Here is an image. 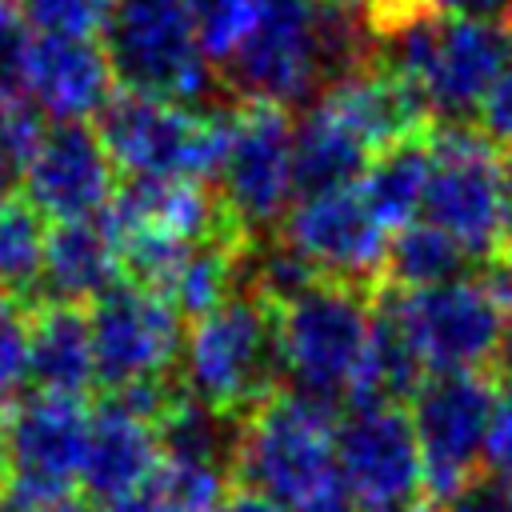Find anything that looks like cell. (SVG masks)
<instances>
[{
    "label": "cell",
    "instance_id": "obj_1",
    "mask_svg": "<svg viewBox=\"0 0 512 512\" xmlns=\"http://www.w3.org/2000/svg\"><path fill=\"white\" fill-rule=\"evenodd\" d=\"M376 60L408 88L432 128L468 124L512 64V24L460 8L420 12L376 36Z\"/></svg>",
    "mask_w": 512,
    "mask_h": 512
},
{
    "label": "cell",
    "instance_id": "obj_2",
    "mask_svg": "<svg viewBox=\"0 0 512 512\" xmlns=\"http://www.w3.org/2000/svg\"><path fill=\"white\" fill-rule=\"evenodd\" d=\"M336 408L272 388L240 424L232 444V488L296 508L336 484Z\"/></svg>",
    "mask_w": 512,
    "mask_h": 512
},
{
    "label": "cell",
    "instance_id": "obj_3",
    "mask_svg": "<svg viewBox=\"0 0 512 512\" xmlns=\"http://www.w3.org/2000/svg\"><path fill=\"white\" fill-rule=\"evenodd\" d=\"M268 312L276 336V364L288 388L328 408H340L372 336L376 292L344 280H316Z\"/></svg>",
    "mask_w": 512,
    "mask_h": 512
},
{
    "label": "cell",
    "instance_id": "obj_4",
    "mask_svg": "<svg viewBox=\"0 0 512 512\" xmlns=\"http://www.w3.org/2000/svg\"><path fill=\"white\" fill-rule=\"evenodd\" d=\"M276 336L272 312L248 288L228 296L220 308L192 320L176 380L188 400L240 424L276 384Z\"/></svg>",
    "mask_w": 512,
    "mask_h": 512
},
{
    "label": "cell",
    "instance_id": "obj_5",
    "mask_svg": "<svg viewBox=\"0 0 512 512\" xmlns=\"http://www.w3.org/2000/svg\"><path fill=\"white\" fill-rule=\"evenodd\" d=\"M116 172L216 180L228 148V104L196 108L148 92H112L92 120Z\"/></svg>",
    "mask_w": 512,
    "mask_h": 512
},
{
    "label": "cell",
    "instance_id": "obj_6",
    "mask_svg": "<svg viewBox=\"0 0 512 512\" xmlns=\"http://www.w3.org/2000/svg\"><path fill=\"white\" fill-rule=\"evenodd\" d=\"M100 36L112 76L128 92L204 108L220 88V72L200 52L188 0H108Z\"/></svg>",
    "mask_w": 512,
    "mask_h": 512
},
{
    "label": "cell",
    "instance_id": "obj_7",
    "mask_svg": "<svg viewBox=\"0 0 512 512\" xmlns=\"http://www.w3.org/2000/svg\"><path fill=\"white\" fill-rule=\"evenodd\" d=\"M376 304L400 328L424 372H492L504 348L508 316L484 280H448L432 288H380Z\"/></svg>",
    "mask_w": 512,
    "mask_h": 512
},
{
    "label": "cell",
    "instance_id": "obj_8",
    "mask_svg": "<svg viewBox=\"0 0 512 512\" xmlns=\"http://www.w3.org/2000/svg\"><path fill=\"white\" fill-rule=\"evenodd\" d=\"M500 156L504 152L492 148L472 124L432 128V176L420 212L428 224L448 232L480 268L512 256Z\"/></svg>",
    "mask_w": 512,
    "mask_h": 512
},
{
    "label": "cell",
    "instance_id": "obj_9",
    "mask_svg": "<svg viewBox=\"0 0 512 512\" xmlns=\"http://www.w3.org/2000/svg\"><path fill=\"white\" fill-rule=\"evenodd\" d=\"M296 124L288 108L264 100L228 104V148L220 164V200L232 224L260 244L280 232L288 208L296 204Z\"/></svg>",
    "mask_w": 512,
    "mask_h": 512
},
{
    "label": "cell",
    "instance_id": "obj_10",
    "mask_svg": "<svg viewBox=\"0 0 512 512\" xmlns=\"http://www.w3.org/2000/svg\"><path fill=\"white\" fill-rule=\"evenodd\" d=\"M496 408L492 372H428L408 400L424 464V492L440 508L488 476L484 448Z\"/></svg>",
    "mask_w": 512,
    "mask_h": 512
},
{
    "label": "cell",
    "instance_id": "obj_11",
    "mask_svg": "<svg viewBox=\"0 0 512 512\" xmlns=\"http://www.w3.org/2000/svg\"><path fill=\"white\" fill-rule=\"evenodd\" d=\"M92 408L80 396L28 392L4 408L0 452L8 464V512H32L76 492Z\"/></svg>",
    "mask_w": 512,
    "mask_h": 512
},
{
    "label": "cell",
    "instance_id": "obj_12",
    "mask_svg": "<svg viewBox=\"0 0 512 512\" xmlns=\"http://www.w3.org/2000/svg\"><path fill=\"white\" fill-rule=\"evenodd\" d=\"M96 388L120 392L132 384L172 380L180 368V312L148 288L116 284L88 308Z\"/></svg>",
    "mask_w": 512,
    "mask_h": 512
},
{
    "label": "cell",
    "instance_id": "obj_13",
    "mask_svg": "<svg viewBox=\"0 0 512 512\" xmlns=\"http://www.w3.org/2000/svg\"><path fill=\"white\" fill-rule=\"evenodd\" d=\"M276 236L300 260H308L324 280H344L364 292L384 288V260L392 232L372 216L356 184L296 196Z\"/></svg>",
    "mask_w": 512,
    "mask_h": 512
},
{
    "label": "cell",
    "instance_id": "obj_14",
    "mask_svg": "<svg viewBox=\"0 0 512 512\" xmlns=\"http://www.w3.org/2000/svg\"><path fill=\"white\" fill-rule=\"evenodd\" d=\"M336 476L356 512H400L424 500V464L408 408H348L336 424Z\"/></svg>",
    "mask_w": 512,
    "mask_h": 512
},
{
    "label": "cell",
    "instance_id": "obj_15",
    "mask_svg": "<svg viewBox=\"0 0 512 512\" xmlns=\"http://www.w3.org/2000/svg\"><path fill=\"white\" fill-rule=\"evenodd\" d=\"M0 68L52 124H88L116 92L104 44L84 36L24 32Z\"/></svg>",
    "mask_w": 512,
    "mask_h": 512
},
{
    "label": "cell",
    "instance_id": "obj_16",
    "mask_svg": "<svg viewBox=\"0 0 512 512\" xmlns=\"http://www.w3.org/2000/svg\"><path fill=\"white\" fill-rule=\"evenodd\" d=\"M24 196L48 220H92L116 196V164L92 124H52L24 172Z\"/></svg>",
    "mask_w": 512,
    "mask_h": 512
},
{
    "label": "cell",
    "instance_id": "obj_17",
    "mask_svg": "<svg viewBox=\"0 0 512 512\" xmlns=\"http://www.w3.org/2000/svg\"><path fill=\"white\" fill-rule=\"evenodd\" d=\"M160 464V428L104 396L88 416V444L80 464V492L92 504H112L140 488Z\"/></svg>",
    "mask_w": 512,
    "mask_h": 512
},
{
    "label": "cell",
    "instance_id": "obj_18",
    "mask_svg": "<svg viewBox=\"0 0 512 512\" xmlns=\"http://www.w3.org/2000/svg\"><path fill=\"white\" fill-rule=\"evenodd\" d=\"M116 284H124L120 240L104 220V212L92 220H60L48 228L44 272H40L44 300L92 304Z\"/></svg>",
    "mask_w": 512,
    "mask_h": 512
},
{
    "label": "cell",
    "instance_id": "obj_19",
    "mask_svg": "<svg viewBox=\"0 0 512 512\" xmlns=\"http://www.w3.org/2000/svg\"><path fill=\"white\" fill-rule=\"evenodd\" d=\"M28 384L56 396H88L96 388L88 312L64 300H36L28 308Z\"/></svg>",
    "mask_w": 512,
    "mask_h": 512
},
{
    "label": "cell",
    "instance_id": "obj_20",
    "mask_svg": "<svg viewBox=\"0 0 512 512\" xmlns=\"http://www.w3.org/2000/svg\"><path fill=\"white\" fill-rule=\"evenodd\" d=\"M428 176H432V128L412 132V136L388 144L384 152H376L356 188L368 200L372 216L388 232H396L420 216Z\"/></svg>",
    "mask_w": 512,
    "mask_h": 512
},
{
    "label": "cell",
    "instance_id": "obj_21",
    "mask_svg": "<svg viewBox=\"0 0 512 512\" xmlns=\"http://www.w3.org/2000/svg\"><path fill=\"white\" fill-rule=\"evenodd\" d=\"M296 152V192H324V188H348L360 184L364 168L372 164V152L352 140L336 120H328L320 108H308L292 136Z\"/></svg>",
    "mask_w": 512,
    "mask_h": 512
},
{
    "label": "cell",
    "instance_id": "obj_22",
    "mask_svg": "<svg viewBox=\"0 0 512 512\" xmlns=\"http://www.w3.org/2000/svg\"><path fill=\"white\" fill-rule=\"evenodd\" d=\"M48 228L44 212L16 188H0V292L36 304L40 300V272H44Z\"/></svg>",
    "mask_w": 512,
    "mask_h": 512
},
{
    "label": "cell",
    "instance_id": "obj_23",
    "mask_svg": "<svg viewBox=\"0 0 512 512\" xmlns=\"http://www.w3.org/2000/svg\"><path fill=\"white\" fill-rule=\"evenodd\" d=\"M468 268V252L428 220H412L388 236L384 288H432L460 280Z\"/></svg>",
    "mask_w": 512,
    "mask_h": 512
},
{
    "label": "cell",
    "instance_id": "obj_24",
    "mask_svg": "<svg viewBox=\"0 0 512 512\" xmlns=\"http://www.w3.org/2000/svg\"><path fill=\"white\" fill-rule=\"evenodd\" d=\"M256 8H260V0H188L192 28H196V40H200V52L208 56V64H220V68L228 64V56L252 32Z\"/></svg>",
    "mask_w": 512,
    "mask_h": 512
},
{
    "label": "cell",
    "instance_id": "obj_25",
    "mask_svg": "<svg viewBox=\"0 0 512 512\" xmlns=\"http://www.w3.org/2000/svg\"><path fill=\"white\" fill-rule=\"evenodd\" d=\"M32 32L96 40L108 20V0H20Z\"/></svg>",
    "mask_w": 512,
    "mask_h": 512
},
{
    "label": "cell",
    "instance_id": "obj_26",
    "mask_svg": "<svg viewBox=\"0 0 512 512\" xmlns=\"http://www.w3.org/2000/svg\"><path fill=\"white\" fill-rule=\"evenodd\" d=\"M28 308L0 292V404H12L28 380Z\"/></svg>",
    "mask_w": 512,
    "mask_h": 512
},
{
    "label": "cell",
    "instance_id": "obj_27",
    "mask_svg": "<svg viewBox=\"0 0 512 512\" xmlns=\"http://www.w3.org/2000/svg\"><path fill=\"white\" fill-rule=\"evenodd\" d=\"M484 468L512 496V372H500L496 376V408H492Z\"/></svg>",
    "mask_w": 512,
    "mask_h": 512
},
{
    "label": "cell",
    "instance_id": "obj_28",
    "mask_svg": "<svg viewBox=\"0 0 512 512\" xmlns=\"http://www.w3.org/2000/svg\"><path fill=\"white\" fill-rule=\"evenodd\" d=\"M476 124V132L492 144V148H500V152H512V64L496 76V84L484 92V100H480V108H476V116H472Z\"/></svg>",
    "mask_w": 512,
    "mask_h": 512
},
{
    "label": "cell",
    "instance_id": "obj_29",
    "mask_svg": "<svg viewBox=\"0 0 512 512\" xmlns=\"http://www.w3.org/2000/svg\"><path fill=\"white\" fill-rule=\"evenodd\" d=\"M448 8H456V0H376L364 20H368L372 36H380V32H388L392 24L408 20V16H420V12H448Z\"/></svg>",
    "mask_w": 512,
    "mask_h": 512
},
{
    "label": "cell",
    "instance_id": "obj_30",
    "mask_svg": "<svg viewBox=\"0 0 512 512\" xmlns=\"http://www.w3.org/2000/svg\"><path fill=\"white\" fill-rule=\"evenodd\" d=\"M444 512H512V496L492 476H484L472 488H464L456 500H448Z\"/></svg>",
    "mask_w": 512,
    "mask_h": 512
},
{
    "label": "cell",
    "instance_id": "obj_31",
    "mask_svg": "<svg viewBox=\"0 0 512 512\" xmlns=\"http://www.w3.org/2000/svg\"><path fill=\"white\" fill-rule=\"evenodd\" d=\"M20 36H24V12L16 8V0H0V60L12 56Z\"/></svg>",
    "mask_w": 512,
    "mask_h": 512
},
{
    "label": "cell",
    "instance_id": "obj_32",
    "mask_svg": "<svg viewBox=\"0 0 512 512\" xmlns=\"http://www.w3.org/2000/svg\"><path fill=\"white\" fill-rule=\"evenodd\" d=\"M460 12H472V16H484V20H504L512 24V0H456Z\"/></svg>",
    "mask_w": 512,
    "mask_h": 512
},
{
    "label": "cell",
    "instance_id": "obj_33",
    "mask_svg": "<svg viewBox=\"0 0 512 512\" xmlns=\"http://www.w3.org/2000/svg\"><path fill=\"white\" fill-rule=\"evenodd\" d=\"M220 512H284V508H276L272 500H260V496H252V492L232 488V496L224 500V508H220Z\"/></svg>",
    "mask_w": 512,
    "mask_h": 512
},
{
    "label": "cell",
    "instance_id": "obj_34",
    "mask_svg": "<svg viewBox=\"0 0 512 512\" xmlns=\"http://www.w3.org/2000/svg\"><path fill=\"white\" fill-rule=\"evenodd\" d=\"M32 512H100V508L84 492H68V496H56V500H48V504H40Z\"/></svg>",
    "mask_w": 512,
    "mask_h": 512
},
{
    "label": "cell",
    "instance_id": "obj_35",
    "mask_svg": "<svg viewBox=\"0 0 512 512\" xmlns=\"http://www.w3.org/2000/svg\"><path fill=\"white\" fill-rule=\"evenodd\" d=\"M500 188H504V212H508V232H512V152L500 156Z\"/></svg>",
    "mask_w": 512,
    "mask_h": 512
},
{
    "label": "cell",
    "instance_id": "obj_36",
    "mask_svg": "<svg viewBox=\"0 0 512 512\" xmlns=\"http://www.w3.org/2000/svg\"><path fill=\"white\" fill-rule=\"evenodd\" d=\"M324 4H332V8H348V12H364V16H368V8H372L376 0H324Z\"/></svg>",
    "mask_w": 512,
    "mask_h": 512
},
{
    "label": "cell",
    "instance_id": "obj_37",
    "mask_svg": "<svg viewBox=\"0 0 512 512\" xmlns=\"http://www.w3.org/2000/svg\"><path fill=\"white\" fill-rule=\"evenodd\" d=\"M400 512H444V508H440L436 500L424 496V500H416V504H408V508H400Z\"/></svg>",
    "mask_w": 512,
    "mask_h": 512
},
{
    "label": "cell",
    "instance_id": "obj_38",
    "mask_svg": "<svg viewBox=\"0 0 512 512\" xmlns=\"http://www.w3.org/2000/svg\"><path fill=\"white\" fill-rule=\"evenodd\" d=\"M8 496V464H4V452H0V504Z\"/></svg>",
    "mask_w": 512,
    "mask_h": 512
},
{
    "label": "cell",
    "instance_id": "obj_39",
    "mask_svg": "<svg viewBox=\"0 0 512 512\" xmlns=\"http://www.w3.org/2000/svg\"><path fill=\"white\" fill-rule=\"evenodd\" d=\"M4 408H8V404H0V432H4Z\"/></svg>",
    "mask_w": 512,
    "mask_h": 512
}]
</instances>
